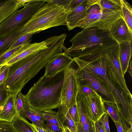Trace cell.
Listing matches in <instances>:
<instances>
[{
  "label": "cell",
  "instance_id": "46",
  "mask_svg": "<svg viewBox=\"0 0 132 132\" xmlns=\"http://www.w3.org/2000/svg\"><path fill=\"white\" fill-rule=\"evenodd\" d=\"M132 61L131 59L129 64V66L128 69L127 71L130 74L131 77H132Z\"/></svg>",
  "mask_w": 132,
  "mask_h": 132
},
{
  "label": "cell",
  "instance_id": "16",
  "mask_svg": "<svg viewBox=\"0 0 132 132\" xmlns=\"http://www.w3.org/2000/svg\"><path fill=\"white\" fill-rule=\"evenodd\" d=\"M48 47L46 39L40 43L24 44L20 50L8 60L3 65H10L30 54Z\"/></svg>",
  "mask_w": 132,
  "mask_h": 132
},
{
  "label": "cell",
  "instance_id": "39",
  "mask_svg": "<svg viewBox=\"0 0 132 132\" xmlns=\"http://www.w3.org/2000/svg\"><path fill=\"white\" fill-rule=\"evenodd\" d=\"M9 93L2 82L0 84V103Z\"/></svg>",
  "mask_w": 132,
  "mask_h": 132
},
{
  "label": "cell",
  "instance_id": "4",
  "mask_svg": "<svg viewBox=\"0 0 132 132\" xmlns=\"http://www.w3.org/2000/svg\"><path fill=\"white\" fill-rule=\"evenodd\" d=\"M106 55L92 62L76 58L73 59L79 68L99 76L104 80L115 99L119 115L123 118L129 117L132 115V97L124 93L113 80L108 70Z\"/></svg>",
  "mask_w": 132,
  "mask_h": 132
},
{
  "label": "cell",
  "instance_id": "9",
  "mask_svg": "<svg viewBox=\"0 0 132 132\" xmlns=\"http://www.w3.org/2000/svg\"><path fill=\"white\" fill-rule=\"evenodd\" d=\"M76 74L78 86L90 87L101 97L102 100L116 103L115 99L104 80L99 76L79 68Z\"/></svg>",
  "mask_w": 132,
  "mask_h": 132
},
{
  "label": "cell",
  "instance_id": "48",
  "mask_svg": "<svg viewBox=\"0 0 132 132\" xmlns=\"http://www.w3.org/2000/svg\"><path fill=\"white\" fill-rule=\"evenodd\" d=\"M126 132H132V128H131Z\"/></svg>",
  "mask_w": 132,
  "mask_h": 132
},
{
  "label": "cell",
  "instance_id": "8",
  "mask_svg": "<svg viewBox=\"0 0 132 132\" xmlns=\"http://www.w3.org/2000/svg\"><path fill=\"white\" fill-rule=\"evenodd\" d=\"M76 70L69 66L64 70V78L60 96L61 105L59 107L64 112L77 103L78 85Z\"/></svg>",
  "mask_w": 132,
  "mask_h": 132
},
{
  "label": "cell",
  "instance_id": "26",
  "mask_svg": "<svg viewBox=\"0 0 132 132\" xmlns=\"http://www.w3.org/2000/svg\"><path fill=\"white\" fill-rule=\"evenodd\" d=\"M77 100L79 118V123L82 124L85 122L89 118L81 100L78 95Z\"/></svg>",
  "mask_w": 132,
  "mask_h": 132
},
{
  "label": "cell",
  "instance_id": "22",
  "mask_svg": "<svg viewBox=\"0 0 132 132\" xmlns=\"http://www.w3.org/2000/svg\"><path fill=\"white\" fill-rule=\"evenodd\" d=\"M98 2L101 7L104 9L121 12V0H98Z\"/></svg>",
  "mask_w": 132,
  "mask_h": 132
},
{
  "label": "cell",
  "instance_id": "43",
  "mask_svg": "<svg viewBox=\"0 0 132 132\" xmlns=\"http://www.w3.org/2000/svg\"><path fill=\"white\" fill-rule=\"evenodd\" d=\"M116 127L117 132H125L120 122L119 121H113Z\"/></svg>",
  "mask_w": 132,
  "mask_h": 132
},
{
  "label": "cell",
  "instance_id": "41",
  "mask_svg": "<svg viewBox=\"0 0 132 132\" xmlns=\"http://www.w3.org/2000/svg\"><path fill=\"white\" fill-rule=\"evenodd\" d=\"M9 67V65H5L0 69V84L4 79Z\"/></svg>",
  "mask_w": 132,
  "mask_h": 132
},
{
  "label": "cell",
  "instance_id": "10",
  "mask_svg": "<svg viewBox=\"0 0 132 132\" xmlns=\"http://www.w3.org/2000/svg\"><path fill=\"white\" fill-rule=\"evenodd\" d=\"M106 56L109 71L113 80L124 93L132 97L131 93L127 86L125 75L121 66L119 46L116 49L107 54Z\"/></svg>",
  "mask_w": 132,
  "mask_h": 132
},
{
  "label": "cell",
  "instance_id": "5",
  "mask_svg": "<svg viewBox=\"0 0 132 132\" xmlns=\"http://www.w3.org/2000/svg\"><path fill=\"white\" fill-rule=\"evenodd\" d=\"M67 13L61 7L47 2L20 30V35L41 31L52 27L66 25Z\"/></svg>",
  "mask_w": 132,
  "mask_h": 132
},
{
  "label": "cell",
  "instance_id": "47",
  "mask_svg": "<svg viewBox=\"0 0 132 132\" xmlns=\"http://www.w3.org/2000/svg\"><path fill=\"white\" fill-rule=\"evenodd\" d=\"M62 132H71L68 127L66 126H63L61 128Z\"/></svg>",
  "mask_w": 132,
  "mask_h": 132
},
{
  "label": "cell",
  "instance_id": "6",
  "mask_svg": "<svg viewBox=\"0 0 132 132\" xmlns=\"http://www.w3.org/2000/svg\"><path fill=\"white\" fill-rule=\"evenodd\" d=\"M122 17L121 12L104 9L100 5L98 0L87 10L85 17L78 24L77 27L83 29L98 27L109 30L118 19Z\"/></svg>",
  "mask_w": 132,
  "mask_h": 132
},
{
  "label": "cell",
  "instance_id": "37",
  "mask_svg": "<svg viewBox=\"0 0 132 132\" xmlns=\"http://www.w3.org/2000/svg\"><path fill=\"white\" fill-rule=\"evenodd\" d=\"M0 132H16L11 123L0 121Z\"/></svg>",
  "mask_w": 132,
  "mask_h": 132
},
{
  "label": "cell",
  "instance_id": "32",
  "mask_svg": "<svg viewBox=\"0 0 132 132\" xmlns=\"http://www.w3.org/2000/svg\"><path fill=\"white\" fill-rule=\"evenodd\" d=\"M71 0H46V2H50L55 4L63 8L67 13L69 10V5Z\"/></svg>",
  "mask_w": 132,
  "mask_h": 132
},
{
  "label": "cell",
  "instance_id": "1",
  "mask_svg": "<svg viewBox=\"0 0 132 132\" xmlns=\"http://www.w3.org/2000/svg\"><path fill=\"white\" fill-rule=\"evenodd\" d=\"M48 47L37 51L9 65L2 81L9 93H18L50 61L63 52L59 43L47 40Z\"/></svg>",
  "mask_w": 132,
  "mask_h": 132
},
{
  "label": "cell",
  "instance_id": "27",
  "mask_svg": "<svg viewBox=\"0 0 132 132\" xmlns=\"http://www.w3.org/2000/svg\"><path fill=\"white\" fill-rule=\"evenodd\" d=\"M11 50H7L0 56V67L3 65L10 58L17 53L22 47L23 45Z\"/></svg>",
  "mask_w": 132,
  "mask_h": 132
},
{
  "label": "cell",
  "instance_id": "2",
  "mask_svg": "<svg viewBox=\"0 0 132 132\" xmlns=\"http://www.w3.org/2000/svg\"><path fill=\"white\" fill-rule=\"evenodd\" d=\"M71 47L64 46V52L72 58L92 62L116 49L119 43L109 30L98 27L84 29L70 40Z\"/></svg>",
  "mask_w": 132,
  "mask_h": 132
},
{
  "label": "cell",
  "instance_id": "45",
  "mask_svg": "<svg viewBox=\"0 0 132 132\" xmlns=\"http://www.w3.org/2000/svg\"><path fill=\"white\" fill-rule=\"evenodd\" d=\"M74 132H84L82 126L80 123L77 125L76 129Z\"/></svg>",
  "mask_w": 132,
  "mask_h": 132
},
{
  "label": "cell",
  "instance_id": "21",
  "mask_svg": "<svg viewBox=\"0 0 132 132\" xmlns=\"http://www.w3.org/2000/svg\"><path fill=\"white\" fill-rule=\"evenodd\" d=\"M122 4L121 13L122 18L130 29L132 31V8L126 1L121 0Z\"/></svg>",
  "mask_w": 132,
  "mask_h": 132
},
{
  "label": "cell",
  "instance_id": "11",
  "mask_svg": "<svg viewBox=\"0 0 132 132\" xmlns=\"http://www.w3.org/2000/svg\"><path fill=\"white\" fill-rule=\"evenodd\" d=\"M85 107L89 119L95 122L105 113L103 103L101 96L84 97L78 94Z\"/></svg>",
  "mask_w": 132,
  "mask_h": 132
},
{
  "label": "cell",
  "instance_id": "33",
  "mask_svg": "<svg viewBox=\"0 0 132 132\" xmlns=\"http://www.w3.org/2000/svg\"><path fill=\"white\" fill-rule=\"evenodd\" d=\"M109 116L107 113H105L98 120L104 132H110L109 124Z\"/></svg>",
  "mask_w": 132,
  "mask_h": 132
},
{
  "label": "cell",
  "instance_id": "17",
  "mask_svg": "<svg viewBox=\"0 0 132 132\" xmlns=\"http://www.w3.org/2000/svg\"><path fill=\"white\" fill-rule=\"evenodd\" d=\"M27 3L26 0H0V24L7 18Z\"/></svg>",
  "mask_w": 132,
  "mask_h": 132
},
{
  "label": "cell",
  "instance_id": "23",
  "mask_svg": "<svg viewBox=\"0 0 132 132\" xmlns=\"http://www.w3.org/2000/svg\"><path fill=\"white\" fill-rule=\"evenodd\" d=\"M105 112L113 121H119L118 110L115 103L105 101H103Z\"/></svg>",
  "mask_w": 132,
  "mask_h": 132
},
{
  "label": "cell",
  "instance_id": "3",
  "mask_svg": "<svg viewBox=\"0 0 132 132\" xmlns=\"http://www.w3.org/2000/svg\"><path fill=\"white\" fill-rule=\"evenodd\" d=\"M65 70L51 76L44 75L31 87L25 95L31 108L43 112L58 108Z\"/></svg>",
  "mask_w": 132,
  "mask_h": 132
},
{
  "label": "cell",
  "instance_id": "38",
  "mask_svg": "<svg viewBox=\"0 0 132 132\" xmlns=\"http://www.w3.org/2000/svg\"><path fill=\"white\" fill-rule=\"evenodd\" d=\"M44 127L46 130L54 132H62L61 127L50 122H46L45 123Z\"/></svg>",
  "mask_w": 132,
  "mask_h": 132
},
{
  "label": "cell",
  "instance_id": "34",
  "mask_svg": "<svg viewBox=\"0 0 132 132\" xmlns=\"http://www.w3.org/2000/svg\"><path fill=\"white\" fill-rule=\"evenodd\" d=\"M70 116L76 123H79V118L77 104L74 105L68 110Z\"/></svg>",
  "mask_w": 132,
  "mask_h": 132
},
{
  "label": "cell",
  "instance_id": "25",
  "mask_svg": "<svg viewBox=\"0 0 132 132\" xmlns=\"http://www.w3.org/2000/svg\"><path fill=\"white\" fill-rule=\"evenodd\" d=\"M40 32L26 34L22 35L15 40L11 44L8 50H11L26 43H30L31 38L33 35Z\"/></svg>",
  "mask_w": 132,
  "mask_h": 132
},
{
  "label": "cell",
  "instance_id": "15",
  "mask_svg": "<svg viewBox=\"0 0 132 132\" xmlns=\"http://www.w3.org/2000/svg\"><path fill=\"white\" fill-rule=\"evenodd\" d=\"M74 61L73 58L69 57L64 52L60 53L46 64L45 67V71L44 75L47 76L54 75L71 66Z\"/></svg>",
  "mask_w": 132,
  "mask_h": 132
},
{
  "label": "cell",
  "instance_id": "14",
  "mask_svg": "<svg viewBox=\"0 0 132 132\" xmlns=\"http://www.w3.org/2000/svg\"><path fill=\"white\" fill-rule=\"evenodd\" d=\"M113 39L120 44L132 42V31L131 30L122 17L117 20L109 29Z\"/></svg>",
  "mask_w": 132,
  "mask_h": 132
},
{
  "label": "cell",
  "instance_id": "13",
  "mask_svg": "<svg viewBox=\"0 0 132 132\" xmlns=\"http://www.w3.org/2000/svg\"><path fill=\"white\" fill-rule=\"evenodd\" d=\"M18 94L9 92L0 103V121L11 123L19 114L16 106Z\"/></svg>",
  "mask_w": 132,
  "mask_h": 132
},
{
  "label": "cell",
  "instance_id": "44",
  "mask_svg": "<svg viewBox=\"0 0 132 132\" xmlns=\"http://www.w3.org/2000/svg\"><path fill=\"white\" fill-rule=\"evenodd\" d=\"M96 132H104L102 127L98 121L95 122Z\"/></svg>",
  "mask_w": 132,
  "mask_h": 132
},
{
  "label": "cell",
  "instance_id": "30",
  "mask_svg": "<svg viewBox=\"0 0 132 132\" xmlns=\"http://www.w3.org/2000/svg\"><path fill=\"white\" fill-rule=\"evenodd\" d=\"M30 106L28 104L25 107L24 110L20 114L26 119H29L32 123L40 127H44L42 123L38 121L30 112L29 110Z\"/></svg>",
  "mask_w": 132,
  "mask_h": 132
},
{
  "label": "cell",
  "instance_id": "29",
  "mask_svg": "<svg viewBox=\"0 0 132 132\" xmlns=\"http://www.w3.org/2000/svg\"><path fill=\"white\" fill-rule=\"evenodd\" d=\"M79 94L83 96H89L90 97H98L100 96L94 90L89 87L84 86H78Z\"/></svg>",
  "mask_w": 132,
  "mask_h": 132
},
{
  "label": "cell",
  "instance_id": "7",
  "mask_svg": "<svg viewBox=\"0 0 132 132\" xmlns=\"http://www.w3.org/2000/svg\"><path fill=\"white\" fill-rule=\"evenodd\" d=\"M46 2L44 0H31L23 8L12 14L0 24V39L22 27Z\"/></svg>",
  "mask_w": 132,
  "mask_h": 132
},
{
  "label": "cell",
  "instance_id": "42",
  "mask_svg": "<svg viewBox=\"0 0 132 132\" xmlns=\"http://www.w3.org/2000/svg\"><path fill=\"white\" fill-rule=\"evenodd\" d=\"M34 129L36 132H48L47 130L44 127H40L35 125L33 123H31Z\"/></svg>",
  "mask_w": 132,
  "mask_h": 132
},
{
  "label": "cell",
  "instance_id": "35",
  "mask_svg": "<svg viewBox=\"0 0 132 132\" xmlns=\"http://www.w3.org/2000/svg\"><path fill=\"white\" fill-rule=\"evenodd\" d=\"M30 110L35 119L41 123L44 127L45 121L44 116L43 112L32 109L30 106Z\"/></svg>",
  "mask_w": 132,
  "mask_h": 132
},
{
  "label": "cell",
  "instance_id": "28",
  "mask_svg": "<svg viewBox=\"0 0 132 132\" xmlns=\"http://www.w3.org/2000/svg\"><path fill=\"white\" fill-rule=\"evenodd\" d=\"M28 104V102L25 96L20 91L18 94L16 101V106L17 111L20 114L24 110L26 105Z\"/></svg>",
  "mask_w": 132,
  "mask_h": 132
},
{
  "label": "cell",
  "instance_id": "19",
  "mask_svg": "<svg viewBox=\"0 0 132 132\" xmlns=\"http://www.w3.org/2000/svg\"><path fill=\"white\" fill-rule=\"evenodd\" d=\"M16 132H36L30 123L20 114H18L11 123Z\"/></svg>",
  "mask_w": 132,
  "mask_h": 132
},
{
  "label": "cell",
  "instance_id": "18",
  "mask_svg": "<svg viewBox=\"0 0 132 132\" xmlns=\"http://www.w3.org/2000/svg\"><path fill=\"white\" fill-rule=\"evenodd\" d=\"M132 42L119 44V58L124 75L127 71L132 56Z\"/></svg>",
  "mask_w": 132,
  "mask_h": 132
},
{
  "label": "cell",
  "instance_id": "24",
  "mask_svg": "<svg viewBox=\"0 0 132 132\" xmlns=\"http://www.w3.org/2000/svg\"><path fill=\"white\" fill-rule=\"evenodd\" d=\"M44 116L46 122L55 124L61 128L63 126L57 113L53 110L43 112Z\"/></svg>",
  "mask_w": 132,
  "mask_h": 132
},
{
  "label": "cell",
  "instance_id": "36",
  "mask_svg": "<svg viewBox=\"0 0 132 132\" xmlns=\"http://www.w3.org/2000/svg\"><path fill=\"white\" fill-rule=\"evenodd\" d=\"M81 125L84 132H96L95 122L89 119Z\"/></svg>",
  "mask_w": 132,
  "mask_h": 132
},
{
  "label": "cell",
  "instance_id": "49",
  "mask_svg": "<svg viewBox=\"0 0 132 132\" xmlns=\"http://www.w3.org/2000/svg\"><path fill=\"white\" fill-rule=\"evenodd\" d=\"M47 130L48 131V132H54L53 131H50V130Z\"/></svg>",
  "mask_w": 132,
  "mask_h": 132
},
{
  "label": "cell",
  "instance_id": "40",
  "mask_svg": "<svg viewBox=\"0 0 132 132\" xmlns=\"http://www.w3.org/2000/svg\"><path fill=\"white\" fill-rule=\"evenodd\" d=\"M84 0H71L69 5V11H71L75 9L84 1Z\"/></svg>",
  "mask_w": 132,
  "mask_h": 132
},
{
  "label": "cell",
  "instance_id": "31",
  "mask_svg": "<svg viewBox=\"0 0 132 132\" xmlns=\"http://www.w3.org/2000/svg\"><path fill=\"white\" fill-rule=\"evenodd\" d=\"M78 123H76L73 121L69 114L68 111L65 115L63 126H67L71 132H74L76 129Z\"/></svg>",
  "mask_w": 132,
  "mask_h": 132
},
{
  "label": "cell",
  "instance_id": "12",
  "mask_svg": "<svg viewBox=\"0 0 132 132\" xmlns=\"http://www.w3.org/2000/svg\"><path fill=\"white\" fill-rule=\"evenodd\" d=\"M98 0H85L74 9L67 13L66 26L69 30L77 27L78 23L86 16L88 9Z\"/></svg>",
  "mask_w": 132,
  "mask_h": 132
},
{
  "label": "cell",
  "instance_id": "20",
  "mask_svg": "<svg viewBox=\"0 0 132 132\" xmlns=\"http://www.w3.org/2000/svg\"><path fill=\"white\" fill-rule=\"evenodd\" d=\"M21 28L13 31L0 39V56L8 49L15 40L21 36L20 31Z\"/></svg>",
  "mask_w": 132,
  "mask_h": 132
}]
</instances>
